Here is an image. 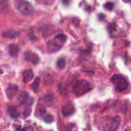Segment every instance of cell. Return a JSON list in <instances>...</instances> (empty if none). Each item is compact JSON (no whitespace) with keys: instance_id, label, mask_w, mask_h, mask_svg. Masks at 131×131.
Instances as JSON below:
<instances>
[{"instance_id":"cell-1","label":"cell","mask_w":131,"mask_h":131,"mask_svg":"<svg viewBox=\"0 0 131 131\" xmlns=\"http://www.w3.org/2000/svg\"><path fill=\"white\" fill-rule=\"evenodd\" d=\"M14 6L21 14L31 15L34 12V8L31 4L26 0H14Z\"/></svg>"},{"instance_id":"cell-2","label":"cell","mask_w":131,"mask_h":131,"mask_svg":"<svg viewBox=\"0 0 131 131\" xmlns=\"http://www.w3.org/2000/svg\"><path fill=\"white\" fill-rule=\"evenodd\" d=\"M91 86L90 83L87 81L82 79L79 80L74 84L72 88L73 93L77 97H80L83 95L89 90H90Z\"/></svg>"},{"instance_id":"cell-3","label":"cell","mask_w":131,"mask_h":131,"mask_svg":"<svg viewBox=\"0 0 131 131\" xmlns=\"http://www.w3.org/2000/svg\"><path fill=\"white\" fill-rule=\"evenodd\" d=\"M111 81L118 92L125 91L129 86V82L126 78L120 74H115L111 78Z\"/></svg>"},{"instance_id":"cell-4","label":"cell","mask_w":131,"mask_h":131,"mask_svg":"<svg viewBox=\"0 0 131 131\" xmlns=\"http://www.w3.org/2000/svg\"><path fill=\"white\" fill-rule=\"evenodd\" d=\"M67 41V37L64 34H59L54 37L53 40L49 42L48 49L51 52H55L58 51L62 47L63 45Z\"/></svg>"},{"instance_id":"cell-5","label":"cell","mask_w":131,"mask_h":131,"mask_svg":"<svg viewBox=\"0 0 131 131\" xmlns=\"http://www.w3.org/2000/svg\"><path fill=\"white\" fill-rule=\"evenodd\" d=\"M120 124V118L119 116L114 118H107L104 120L103 129L104 131H116Z\"/></svg>"},{"instance_id":"cell-6","label":"cell","mask_w":131,"mask_h":131,"mask_svg":"<svg viewBox=\"0 0 131 131\" xmlns=\"http://www.w3.org/2000/svg\"><path fill=\"white\" fill-rule=\"evenodd\" d=\"M18 100L22 105L24 106H30L33 102V98L30 97L29 95L26 92H20L18 96Z\"/></svg>"},{"instance_id":"cell-7","label":"cell","mask_w":131,"mask_h":131,"mask_svg":"<svg viewBox=\"0 0 131 131\" xmlns=\"http://www.w3.org/2000/svg\"><path fill=\"white\" fill-rule=\"evenodd\" d=\"M24 58L27 61L31 62L34 65H37L39 62V58L38 55L30 51H28L24 54Z\"/></svg>"},{"instance_id":"cell-8","label":"cell","mask_w":131,"mask_h":131,"mask_svg":"<svg viewBox=\"0 0 131 131\" xmlns=\"http://www.w3.org/2000/svg\"><path fill=\"white\" fill-rule=\"evenodd\" d=\"M18 90H19V88L17 86L14 84H10L6 90V96L9 99H12L15 97V95L17 93Z\"/></svg>"},{"instance_id":"cell-9","label":"cell","mask_w":131,"mask_h":131,"mask_svg":"<svg viewBox=\"0 0 131 131\" xmlns=\"http://www.w3.org/2000/svg\"><path fill=\"white\" fill-rule=\"evenodd\" d=\"M74 107L73 106L72 104L68 103L64 106H63L62 108V113L65 116H69L72 115L74 113Z\"/></svg>"},{"instance_id":"cell-10","label":"cell","mask_w":131,"mask_h":131,"mask_svg":"<svg viewBox=\"0 0 131 131\" xmlns=\"http://www.w3.org/2000/svg\"><path fill=\"white\" fill-rule=\"evenodd\" d=\"M18 35V32L14 29H7L2 33V37L6 38H14Z\"/></svg>"},{"instance_id":"cell-11","label":"cell","mask_w":131,"mask_h":131,"mask_svg":"<svg viewBox=\"0 0 131 131\" xmlns=\"http://www.w3.org/2000/svg\"><path fill=\"white\" fill-rule=\"evenodd\" d=\"M7 113L12 118H17L19 116V112L15 106H9L7 109Z\"/></svg>"},{"instance_id":"cell-12","label":"cell","mask_w":131,"mask_h":131,"mask_svg":"<svg viewBox=\"0 0 131 131\" xmlns=\"http://www.w3.org/2000/svg\"><path fill=\"white\" fill-rule=\"evenodd\" d=\"M23 81L24 83H28L30 81H31V79H33V71L31 70H25V71L23 72Z\"/></svg>"},{"instance_id":"cell-13","label":"cell","mask_w":131,"mask_h":131,"mask_svg":"<svg viewBox=\"0 0 131 131\" xmlns=\"http://www.w3.org/2000/svg\"><path fill=\"white\" fill-rule=\"evenodd\" d=\"M19 51V48L17 45L11 44L8 47V52L9 54L12 57L16 56Z\"/></svg>"},{"instance_id":"cell-14","label":"cell","mask_w":131,"mask_h":131,"mask_svg":"<svg viewBox=\"0 0 131 131\" xmlns=\"http://www.w3.org/2000/svg\"><path fill=\"white\" fill-rule=\"evenodd\" d=\"M66 65V60L64 58H60L56 62V66L59 69H63L65 67Z\"/></svg>"},{"instance_id":"cell-15","label":"cell","mask_w":131,"mask_h":131,"mask_svg":"<svg viewBox=\"0 0 131 131\" xmlns=\"http://www.w3.org/2000/svg\"><path fill=\"white\" fill-rule=\"evenodd\" d=\"M39 84H40V78H37L35 79V80L34 81L33 83L31 84V88L34 90V92H37L38 89V87H39Z\"/></svg>"},{"instance_id":"cell-16","label":"cell","mask_w":131,"mask_h":131,"mask_svg":"<svg viewBox=\"0 0 131 131\" xmlns=\"http://www.w3.org/2000/svg\"><path fill=\"white\" fill-rule=\"evenodd\" d=\"M43 120L47 124H51V123H52L54 121V118L52 115L46 114V115H45L43 116Z\"/></svg>"},{"instance_id":"cell-17","label":"cell","mask_w":131,"mask_h":131,"mask_svg":"<svg viewBox=\"0 0 131 131\" xmlns=\"http://www.w3.org/2000/svg\"><path fill=\"white\" fill-rule=\"evenodd\" d=\"M104 8L106 9V10H112L114 8V4L112 2H107L106 3V4L104 5Z\"/></svg>"},{"instance_id":"cell-18","label":"cell","mask_w":131,"mask_h":131,"mask_svg":"<svg viewBox=\"0 0 131 131\" xmlns=\"http://www.w3.org/2000/svg\"><path fill=\"white\" fill-rule=\"evenodd\" d=\"M41 1H42V2L43 3L44 5H51V4L53 3L55 1V0H41Z\"/></svg>"},{"instance_id":"cell-19","label":"cell","mask_w":131,"mask_h":131,"mask_svg":"<svg viewBox=\"0 0 131 131\" xmlns=\"http://www.w3.org/2000/svg\"><path fill=\"white\" fill-rule=\"evenodd\" d=\"M61 1L63 2V3L65 4V5H69L70 2V0H61Z\"/></svg>"},{"instance_id":"cell-20","label":"cell","mask_w":131,"mask_h":131,"mask_svg":"<svg viewBox=\"0 0 131 131\" xmlns=\"http://www.w3.org/2000/svg\"><path fill=\"white\" fill-rule=\"evenodd\" d=\"M104 17H105V15H104L103 14H101V15H99V19H100V20H102V19H104Z\"/></svg>"},{"instance_id":"cell-21","label":"cell","mask_w":131,"mask_h":131,"mask_svg":"<svg viewBox=\"0 0 131 131\" xmlns=\"http://www.w3.org/2000/svg\"><path fill=\"white\" fill-rule=\"evenodd\" d=\"M123 1H124L125 3H129L130 2L131 0H123Z\"/></svg>"},{"instance_id":"cell-22","label":"cell","mask_w":131,"mask_h":131,"mask_svg":"<svg viewBox=\"0 0 131 131\" xmlns=\"http://www.w3.org/2000/svg\"><path fill=\"white\" fill-rule=\"evenodd\" d=\"M124 131H131V127H129V128H127V129H125V130H124Z\"/></svg>"}]
</instances>
